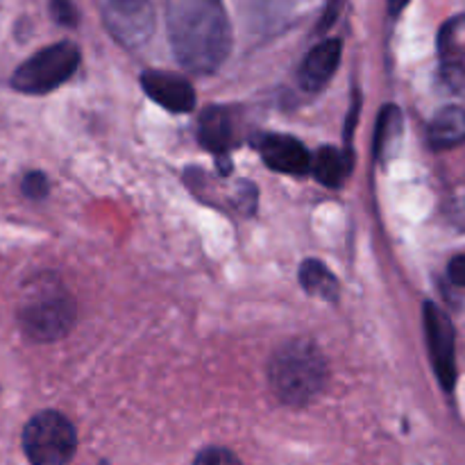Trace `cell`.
<instances>
[{"label":"cell","instance_id":"cell-1","mask_svg":"<svg viewBox=\"0 0 465 465\" xmlns=\"http://www.w3.org/2000/svg\"><path fill=\"white\" fill-rule=\"evenodd\" d=\"M166 30L186 71L216 73L232 50V25L223 0H166Z\"/></svg>","mask_w":465,"mask_h":465},{"label":"cell","instance_id":"cell-2","mask_svg":"<svg viewBox=\"0 0 465 465\" xmlns=\"http://www.w3.org/2000/svg\"><path fill=\"white\" fill-rule=\"evenodd\" d=\"M268 380L282 402L302 407L325 389L327 361L312 341H291L271 359Z\"/></svg>","mask_w":465,"mask_h":465},{"label":"cell","instance_id":"cell-3","mask_svg":"<svg viewBox=\"0 0 465 465\" xmlns=\"http://www.w3.org/2000/svg\"><path fill=\"white\" fill-rule=\"evenodd\" d=\"M18 321L32 341L53 343L71 331L75 322V302L57 277L44 272L25 289Z\"/></svg>","mask_w":465,"mask_h":465},{"label":"cell","instance_id":"cell-4","mask_svg":"<svg viewBox=\"0 0 465 465\" xmlns=\"http://www.w3.org/2000/svg\"><path fill=\"white\" fill-rule=\"evenodd\" d=\"M75 450V427L59 411L36 413L23 430V452L32 465H68Z\"/></svg>","mask_w":465,"mask_h":465},{"label":"cell","instance_id":"cell-5","mask_svg":"<svg viewBox=\"0 0 465 465\" xmlns=\"http://www.w3.org/2000/svg\"><path fill=\"white\" fill-rule=\"evenodd\" d=\"M80 66V50L71 41L41 48L21 64L12 75V86L21 94L41 95L54 91Z\"/></svg>","mask_w":465,"mask_h":465},{"label":"cell","instance_id":"cell-6","mask_svg":"<svg viewBox=\"0 0 465 465\" xmlns=\"http://www.w3.org/2000/svg\"><path fill=\"white\" fill-rule=\"evenodd\" d=\"M425 331L434 359L436 375L445 389H452L457 381V354H454V330L450 318L436 304H425Z\"/></svg>","mask_w":465,"mask_h":465},{"label":"cell","instance_id":"cell-7","mask_svg":"<svg viewBox=\"0 0 465 465\" xmlns=\"http://www.w3.org/2000/svg\"><path fill=\"white\" fill-rule=\"evenodd\" d=\"M259 154L263 163L286 175H304L312 171V154L289 134H266L259 141Z\"/></svg>","mask_w":465,"mask_h":465},{"label":"cell","instance_id":"cell-8","mask_svg":"<svg viewBox=\"0 0 465 465\" xmlns=\"http://www.w3.org/2000/svg\"><path fill=\"white\" fill-rule=\"evenodd\" d=\"M141 84L145 94L168 112L186 114L195 107V91L186 77L175 75V73L145 71L141 75Z\"/></svg>","mask_w":465,"mask_h":465},{"label":"cell","instance_id":"cell-9","mask_svg":"<svg viewBox=\"0 0 465 465\" xmlns=\"http://www.w3.org/2000/svg\"><path fill=\"white\" fill-rule=\"evenodd\" d=\"M341 54H343V41L341 39H327L313 45L312 53L304 57L302 66H300V84H302V89L321 91L339 68Z\"/></svg>","mask_w":465,"mask_h":465},{"label":"cell","instance_id":"cell-10","mask_svg":"<svg viewBox=\"0 0 465 465\" xmlns=\"http://www.w3.org/2000/svg\"><path fill=\"white\" fill-rule=\"evenodd\" d=\"M439 53L445 82L459 91L463 84V16L445 23L439 36Z\"/></svg>","mask_w":465,"mask_h":465},{"label":"cell","instance_id":"cell-11","mask_svg":"<svg viewBox=\"0 0 465 465\" xmlns=\"http://www.w3.org/2000/svg\"><path fill=\"white\" fill-rule=\"evenodd\" d=\"M312 171L321 184L336 189L352 171V153H341L331 145H325L318 150L316 159H312Z\"/></svg>","mask_w":465,"mask_h":465},{"label":"cell","instance_id":"cell-12","mask_svg":"<svg viewBox=\"0 0 465 465\" xmlns=\"http://www.w3.org/2000/svg\"><path fill=\"white\" fill-rule=\"evenodd\" d=\"M200 143L204 145L212 153L223 154L230 148L232 139V125H230V114L223 107H209L204 109V114L200 116V127H198Z\"/></svg>","mask_w":465,"mask_h":465},{"label":"cell","instance_id":"cell-13","mask_svg":"<svg viewBox=\"0 0 465 465\" xmlns=\"http://www.w3.org/2000/svg\"><path fill=\"white\" fill-rule=\"evenodd\" d=\"M300 284L307 293L316 295V298L327 300V302H336L339 300V282L331 275L330 268L318 259H307L300 266Z\"/></svg>","mask_w":465,"mask_h":465},{"label":"cell","instance_id":"cell-14","mask_svg":"<svg viewBox=\"0 0 465 465\" xmlns=\"http://www.w3.org/2000/svg\"><path fill=\"white\" fill-rule=\"evenodd\" d=\"M465 121L461 107H445L430 125V141L434 148H454L463 141Z\"/></svg>","mask_w":465,"mask_h":465},{"label":"cell","instance_id":"cell-15","mask_svg":"<svg viewBox=\"0 0 465 465\" xmlns=\"http://www.w3.org/2000/svg\"><path fill=\"white\" fill-rule=\"evenodd\" d=\"M400 125H402L400 109L393 107V104H386V109L380 116V130H377V136H375V153L380 159H384L386 148H389L393 136L400 132Z\"/></svg>","mask_w":465,"mask_h":465},{"label":"cell","instance_id":"cell-16","mask_svg":"<svg viewBox=\"0 0 465 465\" xmlns=\"http://www.w3.org/2000/svg\"><path fill=\"white\" fill-rule=\"evenodd\" d=\"M193 465H243V463H241V459L236 457L232 450L212 445V448H204L203 452L195 457Z\"/></svg>","mask_w":465,"mask_h":465},{"label":"cell","instance_id":"cell-17","mask_svg":"<svg viewBox=\"0 0 465 465\" xmlns=\"http://www.w3.org/2000/svg\"><path fill=\"white\" fill-rule=\"evenodd\" d=\"M23 193L32 200H41L48 193V180H45L44 173H30L23 180Z\"/></svg>","mask_w":465,"mask_h":465},{"label":"cell","instance_id":"cell-18","mask_svg":"<svg viewBox=\"0 0 465 465\" xmlns=\"http://www.w3.org/2000/svg\"><path fill=\"white\" fill-rule=\"evenodd\" d=\"M50 9H53L54 21L62 23V25L73 27L77 23V12L71 0H50Z\"/></svg>","mask_w":465,"mask_h":465},{"label":"cell","instance_id":"cell-19","mask_svg":"<svg viewBox=\"0 0 465 465\" xmlns=\"http://www.w3.org/2000/svg\"><path fill=\"white\" fill-rule=\"evenodd\" d=\"M448 277H450V282H452V286H457V289H463V286H465V259H463V254H457V257L450 262Z\"/></svg>","mask_w":465,"mask_h":465},{"label":"cell","instance_id":"cell-20","mask_svg":"<svg viewBox=\"0 0 465 465\" xmlns=\"http://www.w3.org/2000/svg\"><path fill=\"white\" fill-rule=\"evenodd\" d=\"M114 9H127V12H134V9H145L148 7V0H112Z\"/></svg>","mask_w":465,"mask_h":465},{"label":"cell","instance_id":"cell-21","mask_svg":"<svg viewBox=\"0 0 465 465\" xmlns=\"http://www.w3.org/2000/svg\"><path fill=\"white\" fill-rule=\"evenodd\" d=\"M409 0H389V7H391V14H400L404 9V5H407Z\"/></svg>","mask_w":465,"mask_h":465}]
</instances>
